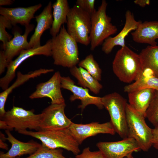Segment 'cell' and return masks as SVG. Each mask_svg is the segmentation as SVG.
Instances as JSON below:
<instances>
[{
	"label": "cell",
	"instance_id": "obj_11",
	"mask_svg": "<svg viewBox=\"0 0 158 158\" xmlns=\"http://www.w3.org/2000/svg\"><path fill=\"white\" fill-rule=\"evenodd\" d=\"M96 146L104 158H124L141 150L136 141L129 137L117 141L99 142Z\"/></svg>",
	"mask_w": 158,
	"mask_h": 158
},
{
	"label": "cell",
	"instance_id": "obj_39",
	"mask_svg": "<svg viewBox=\"0 0 158 158\" xmlns=\"http://www.w3.org/2000/svg\"><path fill=\"white\" fill-rule=\"evenodd\" d=\"M0 139L4 141L6 140V138L4 134L0 132Z\"/></svg>",
	"mask_w": 158,
	"mask_h": 158
},
{
	"label": "cell",
	"instance_id": "obj_26",
	"mask_svg": "<svg viewBox=\"0 0 158 158\" xmlns=\"http://www.w3.org/2000/svg\"><path fill=\"white\" fill-rule=\"evenodd\" d=\"M139 54L142 69H150L158 78V45L148 46L142 49Z\"/></svg>",
	"mask_w": 158,
	"mask_h": 158
},
{
	"label": "cell",
	"instance_id": "obj_7",
	"mask_svg": "<svg viewBox=\"0 0 158 158\" xmlns=\"http://www.w3.org/2000/svg\"><path fill=\"white\" fill-rule=\"evenodd\" d=\"M67 31L77 43L90 44L91 16L76 5L70 8L67 17Z\"/></svg>",
	"mask_w": 158,
	"mask_h": 158
},
{
	"label": "cell",
	"instance_id": "obj_15",
	"mask_svg": "<svg viewBox=\"0 0 158 158\" xmlns=\"http://www.w3.org/2000/svg\"><path fill=\"white\" fill-rule=\"evenodd\" d=\"M125 16V23L121 31L115 36L107 38L102 44V50L105 54L110 53L116 46H120L121 47L125 46L126 37L130 32L135 30L142 22L136 20L133 13L130 10L126 11Z\"/></svg>",
	"mask_w": 158,
	"mask_h": 158
},
{
	"label": "cell",
	"instance_id": "obj_10",
	"mask_svg": "<svg viewBox=\"0 0 158 158\" xmlns=\"http://www.w3.org/2000/svg\"><path fill=\"white\" fill-rule=\"evenodd\" d=\"M65 103L52 104L41 113L40 130H46L68 128L72 122L66 115Z\"/></svg>",
	"mask_w": 158,
	"mask_h": 158
},
{
	"label": "cell",
	"instance_id": "obj_41",
	"mask_svg": "<svg viewBox=\"0 0 158 158\" xmlns=\"http://www.w3.org/2000/svg\"><path fill=\"white\" fill-rule=\"evenodd\" d=\"M16 158H20L19 157H17Z\"/></svg>",
	"mask_w": 158,
	"mask_h": 158
},
{
	"label": "cell",
	"instance_id": "obj_21",
	"mask_svg": "<svg viewBox=\"0 0 158 158\" xmlns=\"http://www.w3.org/2000/svg\"><path fill=\"white\" fill-rule=\"evenodd\" d=\"M155 90L144 88L128 93L129 105L146 117V112L152 99Z\"/></svg>",
	"mask_w": 158,
	"mask_h": 158
},
{
	"label": "cell",
	"instance_id": "obj_37",
	"mask_svg": "<svg viewBox=\"0 0 158 158\" xmlns=\"http://www.w3.org/2000/svg\"><path fill=\"white\" fill-rule=\"evenodd\" d=\"M13 1L11 0H0V5H10L13 4Z\"/></svg>",
	"mask_w": 158,
	"mask_h": 158
},
{
	"label": "cell",
	"instance_id": "obj_8",
	"mask_svg": "<svg viewBox=\"0 0 158 158\" xmlns=\"http://www.w3.org/2000/svg\"><path fill=\"white\" fill-rule=\"evenodd\" d=\"M42 114H36L33 110H26L22 108L13 106L6 111L1 119L4 121L10 131L14 129L18 132L27 129L36 131L40 130Z\"/></svg>",
	"mask_w": 158,
	"mask_h": 158
},
{
	"label": "cell",
	"instance_id": "obj_27",
	"mask_svg": "<svg viewBox=\"0 0 158 158\" xmlns=\"http://www.w3.org/2000/svg\"><path fill=\"white\" fill-rule=\"evenodd\" d=\"M78 65L99 81L101 80L102 70L92 54L87 55L84 59L80 61Z\"/></svg>",
	"mask_w": 158,
	"mask_h": 158
},
{
	"label": "cell",
	"instance_id": "obj_32",
	"mask_svg": "<svg viewBox=\"0 0 158 158\" xmlns=\"http://www.w3.org/2000/svg\"><path fill=\"white\" fill-rule=\"evenodd\" d=\"M75 158H104L102 153L100 151H92L90 147L85 148L82 152L76 155Z\"/></svg>",
	"mask_w": 158,
	"mask_h": 158
},
{
	"label": "cell",
	"instance_id": "obj_19",
	"mask_svg": "<svg viewBox=\"0 0 158 158\" xmlns=\"http://www.w3.org/2000/svg\"><path fill=\"white\" fill-rule=\"evenodd\" d=\"M52 8V3L50 1L42 12L35 17L37 25L29 42L31 48L41 46L40 38L42 34L46 30L51 29L53 20Z\"/></svg>",
	"mask_w": 158,
	"mask_h": 158
},
{
	"label": "cell",
	"instance_id": "obj_13",
	"mask_svg": "<svg viewBox=\"0 0 158 158\" xmlns=\"http://www.w3.org/2000/svg\"><path fill=\"white\" fill-rule=\"evenodd\" d=\"M61 87L72 93L73 94L69 98L71 102L77 99L80 101L81 104L78 107L82 110L90 104L95 105L99 109H102L104 108L102 97L91 95L88 89L76 85L73 80L69 77L61 76Z\"/></svg>",
	"mask_w": 158,
	"mask_h": 158
},
{
	"label": "cell",
	"instance_id": "obj_16",
	"mask_svg": "<svg viewBox=\"0 0 158 158\" xmlns=\"http://www.w3.org/2000/svg\"><path fill=\"white\" fill-rule=\"evenodd\" d=\"M42 6L39 4L27 7L5 8L0 7V14L11 23L12 25L17 23L25 26L29 25L31 20L34 18L35 12Z\"/></svg>",
	"mask_w": 158,
	"mask_h": 158
},
{
	"label": "cell",
	"instance_id": "obj_35",
	"mask_svg": "<svg viewBox=\"0 0 158 158\" xmlns=\"http://www.w3.org/2000/svg\"><path fill=\"white\" fill-rule=\"evenodd\" d=\"M134 2L141 7H144L147 5H150V1L149 0H135Z\"/></svg>",
	"mask_w": 158,
	"mask_h": 158
},
{
	"label": "cell",
	"instance_id": "obj_6",
	"mask_svg": "<svg viewBox=\"0 0 158 158\" xmlns=\"http://www.w3.org/2000/svg\"><path fill=\"white\" fill-rule=\"evenodd\" d=\"M128 137L134 139L141 150L147 152L152 146V129L147 124L146 118L127 104L126 109Z\"/></svg>",
	"mask_w": 158,
	"mask_h": 158
},
{
	"label": "cell",
	"instance_id": "obj_28",
	"mask_svg": "<svg viewBox=\"0 0 158 158\" xmlns=\"http://www.w3.org/2000/svg\"><path fill=\"white\" fill-rule=\"evenodd\" d=\"M63 152L61 149L49 148L42 144L35 152L25 158H67L63 156Z\"/></svg>",
	"mask_w": 158,
	"mask_h": 158
},
{
	"label": "cell",
	"instance_id": "obj_33",
	"mask_svg": "<svg viewBox=\"0 0 158 158\" xmlns=\"http://www.w3.org/2000/svg\"><path fill=\"white\" fill-rule=\"evenodd\" d=\"M8 63L5 56L4 51H0V74L4 72L6 68L7 67Z\"/></svg>",
	"mask_w": 158,
	"mask_h": 158
},
{
	"label": "cell",
	"instance_id": "obj_14",
	"mask_svg": "<svg viewBox=\"0 0 158 158\" xmlns=\"http://www.w3.org/2000/svg\"><path fill=\"white\" fill-rule=\"evenodd\" d=\"M68 128L80 145L89 137L99 134L114 135L116 133L110 121L102 123L92 122L86 124H77L72 122Z\"/></svg>",
	"mask_w": 158,
	"mask_h": 158
},
{
	"label": "cell",
	"instance_id": "obj_18",
	"mask_svg": "<svg viewBox=\"0 0 158 158\" xmlns=\"http://www.w3.org/2000/svg\"><path fill=\"white\" fill-rule=\"evenodd\" d=\"M6 140L11 144L10 149L6 153L1 152L0 158H15L27 154L30 155L35 152L42 144L34 141L24 142L16 138L10 131L6 130Z\"/></svg>",
	"mask_w": 158,
	"mask_h": 158
},
{
	"label": "cell",
	"instance_id": "obj_9",
	"mask_svg": "<svg viewBox=\"0 0 158 158\" xmlns=\"http://www.w3.org/2000/svg\"><path fill=\"white\" fill-rule=\"evenodd\" d=\"M51 47L52 41L50 39L45 44L40 47L22 51L15 60L9 63L5 75L0 79V87L1 89L4 90L9 87V84L16 76L17 68L28 58L37 55L51 56Z\"/></svg>",
	"mask_w": 158,
	"mask_h": 158
},
{
	"label": "cell",
	"instance_id": "obj_2",
	"mask_svg": "<svg viewBox=\"0 0 158 158\" xmlns=\"http://www.w3.org/2000/svg\"><path fill=\"white\" fill-rule=\"evenodd\" d=\"M112 68L119 80L127 83L135 81L142 71L139 54L126 45L116 52L112 62Z\"/></svg>",
	"mask_w": 158,
	"mask_h": 158
},
{
	"label": "cell",
	"instance_id": "obj_36",
	"mask_svg": "<svg viewBox=\"0 0 158 158\" xmlns=\"http://www.w3.org/2000/svg\"><path fill=\"white\" fill-rule=\"evenodd\" d=\"M0 128L1 129H5L10 131V128L6 122L4 120L0 119Z\"/></svg>",
	"mask_w": 158,
	"mask_h": 158
},
{
	"label": "cell",
	"instance_id": "obj_38",
	"mask_svg": "<svg viewBox=\"0 0 158 158\" xmlns=\"http://www.w3.org/2000/svg\"><path fill=\"white\" fill-rule=\"evenodd\" d=\"M4 142L0 139V147L7 150L8 149V145L6 143H5Z\"/></svg>",
	"mask_w": 158,
	"mask_h": 158
},
{
	"label": "cell",
	"instance_id": "obj_31",
	"mask_svg": "<svg viewBox=\"0 0 158 158\" xmlns=\"http://www.w3.org/2000/svg\"><path fill=\"white\" fill-rule=\"evenodd\" d=\"M95 0H77L75 5L91 16L96 11L95 7Z\"/></svg>",
	"mask_w": 158,
	"mask_h": 158
},
{
	"label": "cell",
	"instance_id": "obj_12",
	"mask_svg": "<svg viewBox=\"0 0 158 158\" xmlns=\"http://www.w3.org/2000/svg\"><path fill=\"white\" fill-rule=\"evenodd\" d=\"M61 77L59 72H56L48 80L37 85L35 91L30 96V98L46 97L51 99L52 104L65 103L61 90Z\"/></svg>",
	"mask_w": 158,
	"mask_h": 158
},
{
	"label": "cell",
	"instance_id": "obj_5",
	"mask_svg": "<svg viewBox=\"0 0 158 158\" xmlns=\"http://www.w3.org/2000/svg\"><path fill=\"white\" fill-rule=\"evenodd\" d=\"M104 107L108 111L110 121L116 133L122 139L128 137L126 100L116 92L102 97Z\"/></svg>",
	"mask_w": 158,
	"mask_h": 158
},
{
	"label": "cell",
	"instance_id": "obj_4",
	"mask_svg": "<svg viewBox=\"0 0 158 158\" xmlns=\"http://www.w3.org/2000/svg\"><path fill=\"white\" fill-rule=\"evenodd\" d=\"M107 5L106 0H102L98 10L91 15L90 44L92 51L118 31L116 26L111 23V18L106 14Z\"/></svg>",
	"mask_w": 158,
	"mask_h": 158
},
{
	"label": "cell",
	"instance_id": "obj_34",
	"mask_svg": "<svg viewBox=\"0 0 158 158\" xmlns=\"http://www.w3.org/2000/svg\"><path fill=\"white\" fill-rule=\"evenodd\" d=\"M152 146L158 150V125L152 129Z\"/></svg>",
	"mask_w": 158,
	"mask_h": 158
},
{
	"label": "cell",
	"instance_id": "obj_20",
	"mask_svg": "<svg viewBox=\"0 0 158 158\" xmlns=\"http://www.w3.org/2000/svg\"><path fill=\"white\" fill-rule=\"evenodd\" d=\"M133 40L135 42L157 45L156 40L158 39V21L141 22L137 28L131 33Z\"/></svg>",
	"mask_w": 158,
	"mask_h": 158
},
{
	"label": "cell",
	"instance_id": "obj_23",
	"mask_svg": "<svg viewBox=\"0 0 158 158\" xmlns=\"http://www.w3.org/2000/svg\"><path fill=\"white\" fill-rule=\"evenodd\" d=\"M52 8L53 20L50 33L54 37L59 33L62 25L67 23L70 8L67 0H57L52 5Z\"/></svg>",
	"mask_w": 158,
	"mask_h": 158
},
{
	"label": "cell",
	"instance_id": "obj_30",
	"mask_svg": "<svg viewBox=\"0 0 158 158\" xmlns=\"http://www.w3.org/2000/svg\"><path fill=\"white\" fill-rule=\"evenodd\" d=\"M10 22L2 15L0 16V40L3 42V48L4 49L8 42L11 39L12 36L6 31V28L10 29L12 27Z\"/></svg>",
	"mask_w": 158,
	"mask_h": 158
},
{
	"label": "cell",
	"instance_id": "obj_29",
	"mask_svg": "<svg viewBox=\"0 0 158 158\" xmlns=\"http://www.w3.org/2000/svg\"><path fill=\"white\" fill-rule=\"evenodd\" d=\"M146 117L154 127L158 125V91L155 90L146 112Z\"/></svg>",
	"mask_w": 158,
	"mask_h": 158
},
{
	"label": "cell",
	"instance_id": "obj_40",
	"mask_svg": "<svg viewBox=\"0 0 158 158\" xmlns=\"http://www.w3.org/2000/svg\"><path fill=\"white\" fill-rule=\"evenodd\" d=\"M124 158H134V157L132 155V154H130Z\"/></svg>",
	"mask_w": 158,
	"mask_h": 158
},
{
	"label": "cell",
	"instance_id": "obj_24",
	"mask_svg": "<svg viewBox=\"0 0 158 158\" xmlns=\"http://www.w3.org/2000/svg\"><path fill=\"white\" fill-rule=\"evenodd\" d=\"M144 88H151L158 91V78L150 69L145 68L138 78L132 83L126 86L124 91L128 93Z\"/></svg>",
	"mask_w": 158,
	"mask_h": 158
},
{
	"label": "cell",
	"instance_id": "obj_25",
	"mask_svg": "<svg viewBox=\"0 0 158 158\" xmlns=\"http://www.w3.org/2000/svg\"><path fill=\"white\" fill-rule=\"evenodd\" d=\"M71 75L78 80V84L88 89L95 94H98L102 88L99 81L83 68L74 66L70 68Z\"/></svg>",
	"mask_w": 158,
	"mask_h": 158
},
{
	"label": "cell",
	"instance_id": "obj_1",
	"mask_svg": "<svg viewBox=\"0 0 158 158\" xmlns=\"http://www.w3.org/2000/svg\"><path fill=\"white\" fill-rule=\"evenodd\" d=\"M51 41V56L54 65L70 68L78 64V43L69 34L64 25Z\"/></svg>",
	"mask_w": 158,
	"mask_h": 158
},
{
	"label": "cell",
	"instance_id": "obj_22",
	"mask_svg": "<svg viewBox=\"0 0 158 158\" xmlns=\"http://www.w3.org/2000/svg\"><path fill=\"white\" fill-rule=\"evenodd\" d=\"M54 71L53 69L40 68L30 72L26 74H23L20 71L17 72V77L16 81L10 86L0 93V119L3 117L6 112L4 107L6 100L9 94L14 89L31 78H36L43 74L52 72Z\"/></svg>",
	"mask_w": 158,
	"mask_h": 158
},
{
	"label": "cell",
	"instance_id": "obj_17",
	"mask_svg": "<svg viewBox=\"0 0 158 158\" xmlns=\"http://www.w3.org/2000/svg\"><path fill=\"white\" fill-rule=\"evenodd\" d=\"M34 26L33 24H31L25 26V31L23 35L21 34L18 30H13V38L7 42L3 50L8 64L22 51L31 48L28 42L27 37L30 33L33 30Z\"/></svg>",
	"mask_w": 158,
	"mask_h": 158
},
{
	"label": "cell",
	"instance_id": "obj_3",
	"mask_svg": "<svg viewBox=\"0 0 158 158\" xmlns=\"http://www.w3.org/2000/svg\"><path fill=\"white\" fill-rule=\"evenodd\" d=\"M20 134L40 140L42 144L51 149H63L76 155L80 152L79 144L68 128L59 129L32 131L20 130Z\"/></svg>",
	"mask_w": 158,
	"mask_h": 158
}]
</instances>
